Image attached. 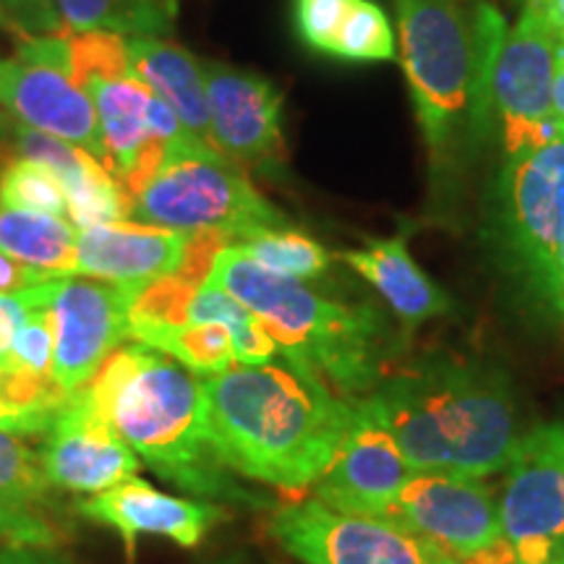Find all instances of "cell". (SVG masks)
<instances>
[{"label":"cell","mask_w":564,"mask_h":564,"mask_svg":"<svg viewBox=\"0 0 564 564\" xmlns=\"http://www.w3.org/2000/svg\"><path fill=\"white\" fill-rule=\"evenodd\" d=\"M340 259L382 295L408 327H421L453 308V299L413 262L405 236L377 238L364 249L343 251Z\"/></svg>","instance_id":"cell-21"},{"label":"cell","mask_w":564,"mask_h":564,"mask_svg":"<svg viewBox=\"0 0 564 564\" xmlns=\"http://www.w3.org/2000/svg\"><path fill=\"white\" fill-rule=\"evenodd\" d=\"M13 118L6 112L3 108H0V150L9 152V139H11V131H13Z\"/></svg>","instance_id":"cell-41"},{"label":"cell","mask_w":564,"mask_h":564,"mask_svg":"<svg viewBox=\"0 0 564 564\" xmlns=\"http://www.w3.org/2000/svg\"><path fill=\"white\" fill-rule=\"evenodd\" d=\"M499 518L514 564H554L564 554V421L520 436L505 465Z\"/></svg>","instance_id":"cell-9"},{"label":"cell","mask_w":564,"mask_h":564,"mask_svg":"<svg viewBox=\"0 0 564 564\" xmlns=\"http://www.w3.org/2000/svg\"><path fill=\"white\" fill-rule=\"evenodd\" d=\"M212 449L238 478L301 497L319 481L348 432L356 400L280 356L199 379Z\"/></svg>","instance_id":"cell-1"},{"label":"cell","mask_w":564,"mask_h":564,"mask_svg":"<svg viewBox=\"0 0 564 564\" xmlns=\"http://www.w3.org/2000/svg\"><path fill=\"white\" fill-rule=\"evenodd\" d=\"M270 533L303 564H460L394 520L345 514L319 499L282 507L272 514Z\"/></svg>","instance_id":"cell-10"},{"label":"cell","mask_w":564,"mask_h":564,"mask_svg":"<svg viewBox=\"0 0 564 564\" xmlns=\"http://www.w3.org/2000/svg\"><path fill=\"white\" fill-rule=\"evenodd\" d=\"M209 100L212 144L243 171L274 175L285 167L282 95L253 70L220 61H202Z\"/></svg>","instance_id":"cell-14"},{"label":"cell","mask_w":564,"mask_h":564,"mask_svg":"<svg viewBox=\"0 0 564 564\" xmlns=\"http://www.w3.org/2000/svg\"><path fill=\"white\" fill-rule=\"evenodd\" d=\"M413 474L390 429L361 398L356 400L350 426L333 463L314 484V499L345 514L390 520L394 502Z\"/></svg>","instance_id":"cell-15"},{"label":"cell","mask_w":564,"mask_h":564,"mask_svg":"<svg viewBox=\"0 0 564 564\" xmlns=\"http://www.w3.org/2000/svg\"><path fill=\"white\" fill-rule=\"evenodd\" d=\"M0 564H76V562L63 552H58V549L3 544L0 546Z\"/></svg>","instance_id":"cell-36"},{"label":"cell","mask_w":564,"mask_h":564,"mask_svg":"<svg viewBox=\"0 0 564 564\" xmlns=\"http://www.w3.org/2000/svg\"><path fill=\"white\" fill-rule=\"evenodd\" d=\"M207 285L241 301L264 322L282 356L319 373L345 400L366 398L392 373L398 335L369 303L316 293L264 270L232 243L215 257Z\"/></svg>","instance_id":"cell-5"},{"label":"cell","mask_w":564,"mask_h":564,"mask_svg":"<svg viewBox=\"0 0 564 564\" xmlns=\"http://www.w3.org/2000/svg\"><path fill=\"white\" fill-rule=\"evenodd\" d=\"M0 108L26 129L51 133L89 152L105 167V147L89 95L42 63L0 58Z\"/></svg>","instance_id":"cell-18"},{"label":"cell","mask_w":564,"mask_h":564,"mask_svg":"<svg viewBox=\"0 0 564 564\" xmlns=\"http://www.w3.org/2000/svg\"><path fill=\"white\" fill-rule=\"evenodd\" d=\"M0 486L37 507L51 505L55 489L37 449L9 432H0Z\"/></svg>","instance_id":"cell-30"},{"label":"cell","mask_w":564,"mask_h":564,"mask_svg":"<svg viewBox=\"0 0 564 564\" xmlns=\"http://www.w3.org/2000/svg\"><path fill=\"white\" fill-rule=\"evenodd\" d=\"M544 306L556 316V319L562 322V327H564V238L560 243V251H556L552 278H549V285L544 293Z\"/></svg>","instance_id":"cell-38"},{"label":"cell","mask_w":564,"mask_h":564,"mask_svg":"<svg viewBox=\"0 0 564 564\" xmlns=\"http://www.w3.org/2000/svg\"><path fill=\"white\" fill-rule=\"evenodd\" d=\"M0 207L40 212L68 220V199L55 173L42 162L19 154H11L0 173Z\"/></svg>","instance_id":"cell-28"},{"label":"cell","mask_w":564,"mask_h":564,"mask_svg":"<svg viewBox=\"0 0 564 564\" xmlns=\"http://www.w3.org/2000/svg\"><path fill=\"white\" fill-rule=\"evenodd\" d=\"M525 9L541 13L564 40V0H523Z\"/></svg>","instance_id":"cell-39"},{"label":"cell","mask_w":564,"mask_h":564,"mask_svg":"<svg viewBox=\"0 0 564 564\" xmlns=\"http://www.w3.org/2000/svg\"><path fill=\"white\" fill-rule=\"evenodd\" d=\"M126 47H129L131 74L144 82L162 102L171 105L178 121L204 147L215 150L202 61L165 37H133L126 40Z\"/></svg>","instance_id":"cell-22"},{"label":"cell","mask_w":564,"mask_h":564,"mask_svg":"<svg viewBox=\"0 0 564 564\" xmlns=\"http://www.w3.org/2000/svg\"><path fill=\"white\" fill-rule=\"evenodd\" d=\"M9 154L30 158L51 167L55 178L61 181L63 192H66L68 220L76 225V230L129 220V207H126L118 183L112 181V175L100 162L79 147L55 139L51 133L13 123Z\"/></svg>","instance_id":"cell-20"},{"label":"cell","mask_w":564,"mask_h":564,"mask_svg":"<svg viewBox=\"0 0 564 564\" xmlns=\"http://www.w3.org/2000/svg\"><path fill=\"white\" fill-rule=\"evenodd\" d=\"M192 238L188 232L133 220L91 225L76 232V274L150 285L183 270Z\"/></svg>","instance_id":"cell-19"},{"label":"cell","mask_w":564,"mask_h":564,"mask_svg":"<svg viewBox=\"0 0 564 564\" xmlns=\"http://www.w3.org/2000/svg\"><path fill=\"white\" fill-rule=\"evenodd\" d=\"M232 246H238L246 257L262 264L264 270L301 282L322 278L329 270V262H333L329 251L319 241H314V238L303 236V232L293 228L264 230L259 236L249 238V241Z\"/></svg>","instance_id":"cell-27"},{"label":"cell","mask_w":564,"mask_h":564,"mask_svg":"<svg viewBox=\"0 0 564 564\" xmlns=\"http://www.w3.org/2000/svg\"><path fill=\"white\" fill-rule=\"evenodd\" d=\"M76 232L66 217L0 207V251L45 278L76 274Z\"/></svg>","instance_id":"cell-23"},{"label":"cell","mask_w":564,"mask_h":564,"mask_svg":"<svg viewBox=\"0 0 564 564\" xmlns=\"http://www.w3.org/2000/svg\"><path fill=\"white\" fill-rule=\"evenodd\" d=\"M554 564H564V554H562V556H560V560H556Z\"/></svg>","instance_id":"cell-45"},{"label":"cell","mask_w":564,"mask_h":564,"mask_svg":"<svg viewBox=\"0 0 564 564\" xmlns=\"http://www.w3.org/2000/svg\"><path fill=\"white\" fill-rule=\"evenodd\" d=\"M9 158H11L9 152H3V150H0V173H3V167H6V162H9Z\"/></svg>","instance_id":"cell-44"},{"label":"cell","mask_w":564,"mask_h":564,"mask_svg":"<svg viewBox=\"0 0 564 564\" xmlns=\"http://www.w3.org/2000/svg\"><path fill=\"white\" fill-rule=\"evenodd\" d=\"M489 232L505 270L544 301L564 238V126L499 165Z\"/></svg>","instance_id":"cell-7"},{"label":"cell","mask_w":564,"mask_h":564,"mask_svg":"<svg viewBox=\"0 0 564 564\" xmlns=\"http://www.w3.org/2000/svg\"><path fill=\"white\" fill-rule=\"evenodd\" d=\"M212 564H249L243 560V556H225V560H217V562H212Z\"/></svg>","instance_id":"cell-43"},{"label":"cell","mask_w":564,"mask_h":564,"mask_svg":"<svg viewBox=\"0 0 564 564\" xmlns=\"http://www.w3.org/2000/svg\"><path fill=\"white\" fill-rule=\"evenodd\" d=\"M76 510L91 523L112 528L121 535L129 562L133 560L139 535H162L181 549H196L212 528L228 518L217 502L173 497L137 476L82 499Z\"/></svg>","instance_id":"cell-17"},{"label":"cell","mask_w":564,"mask_h":564,"mask_svg":"<svg viewBox=\"0 0 564 564\" xmlns=\"http://www.w3.org/2000/svg\"><path fill=\"white\" fill-rule=\"evenodd\" d=\"M366 403L415 474L486 478L505 470L525 434L507 373L449 352L392 371Z\"/></svg>","instance_id":"cell-3"},{"label":"cell","mask_w":564,"mask_h":564,"mask_svg":"<svg viewBox=\"0 0 564 564\" xmlns=\"http://www.w3.org/2000/svg\"><path fill=\"white\" fill-rule=\"evenodd\" d=\"M53 356H55V327H53V306L42 308L32 316L19 335L13 337L9 358L24 371L37 373V377H53Z\"/></svg>","instance_id":"cell-34"},{"label":"cell","mask_w":564,"mask_h":564,"mask_svg":"<svg viewBox=\"0 0 564 564\" xmlns=\"http://www.w3.org/2000/svg\"><path fill=\"white\" fill-rule=\"evenodd\" d=\"M554 121L564 126V47L556 63V76H554Z\"/></svg>","instance_id":"cell-40"},{"label":"cell","mask_w":564,"mask_h":564,"mask_svg":"<svg viewBox=\"0 0 564 564\" xmlns=\"http://www.w3.org/2000/svg\"><path fill=\"white\" fill-rule=\"evenodd\" d=\"M0 30H3V32H9V34H13V37H17V40H19V32H17V26H13V24H11V19H9V17H6V13H3V11H0Z\"/></svg>","instance_id":"cell-42"},{"label":"cell","mask_w":564,"mask_h":564,"mask_svg":"<svg viewBox=\"0 0 564 564\" xmlns=\"http://www.w3.org/2000/svg\"><path fill=\"white\" fill-rule=\"evenodd\" d=\"M61 278L34 282L24 291L0 293V358H9L13 337L42 308H51L58 295Z\"/></svg>","instance_id":"cell-33"},{"label":"cell","mask_w":564,"mask_h":564,"mask_svg":"<svg viewBox=\"0 0 564 564\" xmlns=\"http://www.w3.org/2000/svg\"><path fill=\"white\" fill-rule=\"evenodd\" d=\"M84 387L162 481L204 502H262L215 455L204 423L202 382L171 356L141 343L121 345Z\"/></svg>","instance_id":"cell-4"},{"label":"cell","mask_w":564,"mask_h":564,"mask_svg":"<svg viewBox=\"0 0 564 564\" xmlns=\"http://www.w3.org/2000/svg\"><path fill=\"white\" fill-rule=\"evenodd\" d=\"M68 32H108L118 37H167L178 0H55Z\"/></svg>","instance_id":"cell-25"},{"label":"cell","mask_w":564,"mask_h":564,"mask_svg":"<svg viewBox=\"0 0 564 564\" xmlns=\"http://www.w3.org/2000/svg\"><path fill=\"white\" fill-rule=\"evenodd\" d=\"M45 474L55 489L100 494L137 476L141 460L91 400L87 387L70 392L47 429L40 449Z\"/></svg>","instance_id":"cell-16"},{"label":"cell","mask_w":564,"mask_h":564,"mask_svg":"<svg viewBox=\"0 0 564 564\" xmlns=\"http://www.w3.org/2000/svg\"><path fill=\"white\" fill-rule=\"evenodd\" d=\"M564 40L533 9L507 32L494 68V133L502 162L525 154L560 129L554 121V76Z\"/></svg>","instance_id":"cell-11"},{"label":"cell","mask_w":564,"mask_h":564,"mask_svg":"<svg viewBox=\"0 0 564 564\" xmlns=\"http://www.w3.org/2000/svg\"><path fill=\"white\" fill-rule=\"evenodd\" d=\"M129 220L188 236L217 232L230 243L291 225L243 167L207 152L167 160L129 202Z\"/></svg>","instance_id":"cell-6"},{"label":"cell","mask_w":564,"mask_h":564,"mask_svg":"<svg viewBox=\"0 0 564 564\" xmlns=\"http://www.w3.org/2000/svg\"><path fill=\"white\" fill-rule=\"evenodd\" d=\"M356 0H293L295 32L314 53L333 55Z\"/></svg>","instance_id":"cell-31"},{"label":"cell","mask_w":564,"mask_h":564,"mask_svg":"<svg viewBox=\"0 0 564 564\" xmlns=\"http://www.w3.org/2000/svg\"><path fill=\"white\" fill-rule=\"evenodd\" d=\"M147 285L95 278H61L53 301V379L68 394L91 382L100 366L129 340L131 308Z\"/></svg>","instance_id":"cell-12"},{"label":"cell","mask_w":564,"mask_h":564,"mask_svg":"<svg viewBox=\"0 0 564 564\" xmlns=\"http://www.w3.org/2000/svg\"><path fill=\"white\" fill-rule=\"evenodd\" d=\"M0 541L17 546L55 549L61 541V533L40 512L37 505L26 502V499L0 486Z\"/></svg>","instance_id":"cell-32"},{"label":"cell","mask_w":564,"mask_h":564,"mask_svg":"<svg viewBox=\"0 0 564 564\" xmlns=\"http://www.w3.org/2000/svg\"><path fill=\"white\" fill-rule=\"evenodd\" d=\"M129 337L165 352L199 379L220 377L238 366L232 337L223 324H162L131 316Z\"/></svg>","instance_id":"cell-24"},{"label":"cell","mask_w":564,"mask_h":564,"mask_svg":"<svg viewBox=\"0 0 564 564\" xmlns=\"http://www.w3.org/2000/svg\"><path fill=\"white\" fill-rule=\"evenodd\" d=\"M390 520L411 528L455 560H476L505 544L499 499L484 478L413 474Z\"/></svg>","instance_id":"cell-13"},{"label":"cell","mask_w":564,"mask_h":564,"mask_svg":"<svg viewBox=\"0 0 564 564\" xmlns=\"http://www.w3.org/2000/svg\"><path fill=\"white\" fill-rule=\"evenodd\" d=\"M84 91L95 105L100 123L105 171L123 192L126 207L167 160L202 152L220 154L204 147L178 121L171 105L162 102L133 74L95 76L84 84Z\"/></svg>","instance_id":"cell-8"},{"label":"cell","mask_w":564,"mask_h":564,"mask_svg":"<svg viewBox=\"0 0 564 564\" xmlns=\"http://www.w3.org/2000/svg\"><path fill=\"white\" fill-rule=\"evenodd\" d=\"M66 400L68 392L53 377H37L11 358H0V432L17 436L47 434Z\"/></svg>","instance_id":"cell-26"},{"label":"cell","mask_w":564,"mask_h":564,"mask_svg":"<svg viewBox=\"0 0 564 564\" xmlns=\"http://www.w3.org/2000/svg\"><path fill=\"white\" fill-rule=\"evenodd\" d=\"M400 63L432 162L434 188L457 181L494 137V68L507 37L491 3L394 0Z\"/></svg>","instance_id":"cell-2"},{"label":"cell","mask_w":564,"mask_h":564,"mask_svg":"<svg viewBox=\"0 0 564 564\" xmlns=\"http://www.w3.org/2000/svg\"><path fill=\"white\" fill-rule=\"evenodd\" d=\"M0 11L17 26L19 40L58 37L68 32L55 9V0H0Z\"/></svg>","instance_id":"cell-35"},{"label":"cell","mask_w":564,"mask_h":564,"mask_svg":"<svg viewBox=\"0 0 564 564\" xmlns=\"http://www.w3.org/2000/svg\"><path fill=\"white\" fill-rule=\"evenodd\" d=\"M42 280H53V278H45V274H40L37 270H30V267H24L17 259L6 257L3 251H0V293H13V291H24V288L34 285V282H42Z\"/></svg>","instance_id":"cell-37"},{"label":"cell","mask_w":564,"mask_h":564,"mask_svg":"<svg viewBox=\"0 0 564 564\" xmlns=\"http://www.w3.org/2000/svg\"><path fill=\"white\" fill-rule=\"evenodd\" d=\"M394 32L387 13L373 0H356L340 37H337L333 58L350 63H384L394 61Z\"/></svg>","instance_id":"cell-29"}]
</instances>
